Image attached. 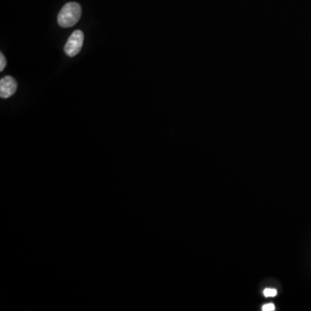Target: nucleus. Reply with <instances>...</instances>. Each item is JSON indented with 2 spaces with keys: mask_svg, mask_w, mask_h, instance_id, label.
<instances>
[{
  "mask_svg": "<svg viewBox=\"0 0 311 311\" xmlns=\"http://www.w3.org/2000/svg\"><path fill=\"white\" fill-rule=\"evenodd\" d=\"M82 17V7L80 4L74 2L68 3L62 7L61 12H59V25L63 28L72 27L78 23Z\"/></svg>",
  "mask_w": 311,
  "mask_h": 311,
  "instance_id": "f257e3e1",
  "label": "nucleus"
},
{
  "mask_svg": "<svg viewBox=\"0 0 311 311\" xmlns=\"http://www.w3.org/2000/svg\"><path fill=\"white\" fill-rule=\"evenodd\" d=\"M84 42V35L81 31H75L70 35L65 46L64 51L69 57L75 56L82 50Z\"/></svg>",
  "mask_w": 311,
  "mask_h": 311,
  "instance_id": "f03ea898",
  "label": "nucleus"
},
{
  "mask_svg": "<svg viewBox=\"0 0 311 311\" xmlns=\"http://www.w3.org/2000/svg\"><path fill=\"white\" fill-rule=\"evenodd\" d=\"M17 87V84L14 78L12 76H5L0 81V97L7 99L11 97Z\"/></svg>",
  "mask_w": 311,
  "mask_h": 311,
  "instance_id": "7ed1b4c3",
  "label": "nucleus"
},
{
  "mask_svg": "<svg viewBox=\"0 0 311 311\" xmlns=\"http://www.w3.org/2000/svg\"><path fill=\"white\" fill-rule=\"evenodd\" d=\"M264 295L266 297H272V296H275L276 295V290L275 289H272V288H266L264 289Z\"/></svg>",
  "mask_w": 311,
  "mask_h": 311,
  "instance_id": "20e7f679",
  "label": "nucleus"
},
{
  "mask_svg": "<svg viewBox=\"0 0 311 311\" xmlns=\"http://www.w3.org/2000/svg\"><path fill=\"white\" fill-rule=\"evenodd\" d=\"M6 66V60L4 58V54H0V71H3Z\"/></svg>",
  "mask_w": 311,
  "mask_h": 311,
  "instance_id": "39448f33",
  "label": "nucleus"
},
{
  "mask_svg": "<svg viewBox=\"0 0 311 311\" xmlns=\"http://www.w3.org/2000/svg\"><path fill=\"white\" fill-rule=\"evenodd\" d=\"M263 311H275V305L273 303H267L262 307Z\"/></svg>",
  "mask_w": 311,
  "mask_h": 311,
  "instance_id": "423d86ee",
  "label": "nucleus"
}]
</instances>
